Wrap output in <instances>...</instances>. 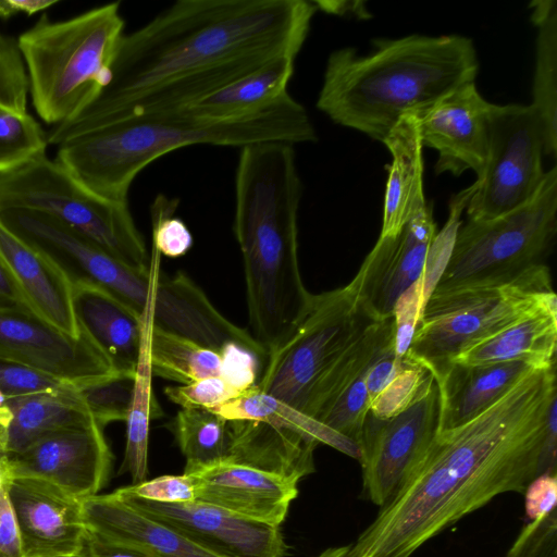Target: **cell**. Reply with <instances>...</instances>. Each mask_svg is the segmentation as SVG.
I'll use <instances>...</instances> for the list:
<instances>
[{
    "label": "cell",
    "mask_w": 557,
    "mask_h": 557,
    "mask_svg": "<svg viewBox=\"0 0 557 557\" xmlns=\"http://www.w3.org/2000/svg\"><path fill=\"white\" fill-rule=\"evenodd\" d=\"M317 8L307 0H180L123 34L109 83L48 144L122 119L187 108L269 60L297 57Z\"/></svg>",
    "instance_id": "1"
},
{
    "label": "cell",
    "mask_w": 557,
    "mask_h": 557,
    "mask_svg": "<svg viewBox=\"0 0 557 557\" xmlns=\"http://www.w3.org/2000/svg\"><path fill=\"white\" fill-rule=\"evenodd\" d=\"M555 366L531 371L472 420L437 432L399 493L344 557H411L496 496L523 493L540 475Z\"/></svg>",
    "instance_id": "2"
},
{
    "label": "cell",
    "mask_w": 557,
    "mask_h": 557,
    "mask_svg": "<svg viewBox=\"0 0 557 557\" xmlns=\"http://www.w3.org/2000/svg\"><path fill=\"white\" fill-rule=\"evenodd\" d=\"M294 146L239 148L233 231L244 263L250 335L269 355L295 329L311 298L298 262L302 183Z\"/></svg>",
    "instance_id": "3"
},
{
    "label": "cell",
    "mask_w": 557,
    "mask_h": 557,
    "mask_svg": "<svg viewBox=\"0 0 557 557\" xmlns=\"http://www.w3.org/2000/svg\"><path fill=\"white\" fill-rule=\"evenodd\" d=\"M372 46L366 55L350 47L331 52L315 106L379 141L403 116L474 82L480 67L472 39L461 35L376 38Z\"/></svg>",
    "instance_id": "4"
},
{
    "label": "cell",
    "mask_w": 557,
    "mask_h": 557,
    "mask_svg": "<svg viewBox=\"0 0 557 557\" xmlns=\"http://www.w3.org/2000/svg\"><path fill=\"white\" fill-rule=\"evenodd\" d=\"M317 139L307 110L287 92L271 106L238 117H203L184 109L126 117L59 145L55 160L92 193L128 203L136 176L174 150L271 141L294 146Z\"/></svg>",
    "instance_id": "5"
},
{
    "label": "cell",
    "mask_w": 557,
    "mask_h": 557,
    "mask_svg": "<svg viewBox=\"0 0 557 557\" xmlns=\"http://www.w3.org/2000/svg\"><path fill=\"white\" fill-rule=\"evenodd\" d=\"M124 25L120 2H111L59 22L42 13L20 35L32 102L42 121L71 120L109 83Z\"/></svg>",
    "instance_id": "6"
},
{
    "label": "cell",
    "mask_w": 557,
    "mask_h": 557,
    "mask_svg": "<svg viewBox=\"0 0 557 557\" xmlns=\"http://www.w3.org/2000/svg\"><path fill=\"white\" fill-rule=\"evenodd\" d=\"M555 297L544 263L498 280L435 287L404 358L428 370L445 364Z\"/></svg>",
    "instance_id": "7"
},
{
    "label": "cell",
    "mask_w": 557,
    "mask_h": 557,
    "mask_svg": "<svg viewBox=\"0 0 557 557\" xmlns=\"http://www.w3.org/2000/svg\"><path fill=\"white\" fill-rule=\"evenodd\" d=\"M371 322L351 282L312 294L295 329L268 355L256 387L315 420V404L325 379Z\"/></svg>",
    "instance_id": "8"
},
{
    "label": "cell",
    "mask_w": 557,
    "mask_h": 557,
    "mask_svg": "<svg viewBox=\"0 0 557 557\" xmlns=\"http://www.w3.org/2000/svg\"><path fill=\"white\" fill-rule=\"evenodd\" d=\"M10 209L49 214L131 268L149 269L145 239L128 203L92 193L47 154L0 174V211Z\"/></svg>",
    "instance_id": "9"
},
{
    "label": "cell",
    "mask_w": 557,
    "mask_h": 557,
    "mask_svg": "<svg viewBox=\"0 0 557 557\" xmlns=\"http://www.w3.org/2000/svg\"><path fill=\"white\" fill-rule=\"evenodd\" d=\"M557 233V168L524 205L459 225L437 288L512 276L543 263ZM434 287V288H435Z\"/></svg>",
    "instance_id": "10"
},
{
    "label": "cell",
    "mask_w": 557,
    "mask_h": 557,
    "mask_svg": "<svg viewBox=\"0 0 557 557\" xmlns=\"http://www.w3.org/2000/svg\"><path fill=\"white\" fill-rule=\"evenodd\" d=\"M545 149L544 128L531 104L492 103L484 171L472 185L468 219H492L528 202L546 173Z\"/></svg>",
    "instance_id": "11"
},
{
    "label": "cell",
    "mask_w": 557,
    "mask_h": 557,
    "mask_svg": "<svg viewBox=\"0 0 557 557\" xmlns=\"http://www.w3.org/2000/svg\"><path fill=\"white\" fill-rule=\"evenodd\" d=\"M440 422V392L430 376L418 397L388 419L368 412L360 443L362 486L366 496L381 508L387 505L414 472Z\"/></svg>",
    "instance_id": "12"
},
{
    "label": "cell",
    "mask_w": 557,
    "mask_h": 557,
    "mask_svg": "<svg viewBox=\"0 0 557 557\" xmlns=\"http://www.w3.org/2000/svg\"><path fill=\"white\" fill-rule=\"evenodd\" d=\"M112 453L96 422L49 435L27 448L0 457V480L34 478L84 499L107 484Z\"/></svg>",
    "instance_id": "13"
},
{
    "label": "cell",
    "mask_w": 557,
    "mask_h": 557,
    "mask_svg": "<svg viewBox=\"0 0 557 557\" xmlns=\"http://www.w3.org/2000/svg\"><path fill=\"white\" fill-rule=\"evenodd\" d=\"M125 504L175 530L218 557H285L280 527L253 521L208 503L164 504L113 492Z\"/></svg>",
    "instance_id": "14"
},
{
    "label": "cell",
    "mask_w": 557,
    "mask_h": 557,
    "mask_svg": "<svg viewBox=\"0 0 557 557\" xmlns=\"http://www.w3.org/2000/svg\"><path fill=\"white\" fill-rule=\"evenodd\" d=\"M435 230L432 205L425 202L395 236L379 237L351 281L369 319L392 318L400 296L422 277Z\"/></svg>",
    "instance_id": "15"
},
{
    "label": "cell",
    "mask_w": 557,
    "mask_h": 557,
    "mask_svg": "<svg viewBox=\"0 0 557 557\" xmlns=\"http://www.w3.org/2000/svg\"><path fill=\"white\" fill-rule=\"evenodd\" d=\"M0 358L76 387L117 374L85 335L73 337L25 312L0 311Z\"/></svg>",
    "instance_id": "16"
},
{
    "label": "cell",
    "mask_w": 557,
    "mask_h": 557,
    "mask_svg": "<svg viewBox=\"0 0 557 557\" xmlns=\"http://www.w3.org/2000/svg\"><path fill=\"white\" fill-rule=\"evenodd\" d=\"M492 103L467 83L426 109L413 114L422 148L438 152L434 166L437 175L449 172L459 176L468 170L479 180L484 171L488 114Z\"/></svg>",
    "instance_id": "17"
},
{
    "label": "cell",
    "mask_w": 557,
    "mask_h": 557,
    "mask_svg": "<svg viewBox=\"0 0 557 557\" xmlns=\"http://www.w3.org/2000/svg\"><path fill=\"white\" fill-rule=\"evenodd\" d=\"M12 504L24 557H75L87 528L81 500L34 478L1 480Z\"/></svg>",
    "instance_id": "18"
},
{
    "label": "cell",
    "mask_w": 557,
    "mask_h": 557,
    "mask_svg": "<svg viewBox=\"0 0 557 557\" xmlns=\"http://www.w3.org/2000/svg\"><path fill=\"white\" fill-rule=\"evenodd\" d=\"M196 500L280 527L297 497L298 482L230 460L190 473Z\"/></svg>",
    "instance_id": "19"
},
{
    "label": "cell",
    "mask_w": 557,
    "mask_h": 557,
    "mask_svg": "<svg viewBox=\"0 0 557 557\" xmlns=\"http://www.w3.org/2000/svg\"><path fill=\"white\" fill-rule=\"evenodd\" d=\"M79 331L117 374L135 375L143 315L109 290L86 282L72 284Z\"/></svg>",
    "instance_id": "20"
},
{
    "label": "cell",
    "mask_w": 557,
    "mask_h": 557,
    "mask_svg": "<svg viewBox=\"0 0 557 557\" xmlns=\"http://www.w3.org/2000/svg\"><path fill=\"white\" fill-rule=\"evenodd\" d=\"M0 257L37 317L73 337L82 335L73 310L71 282L48 257L1 220Z\"/></svg>",
    "instance_id": "21"
},
{
    "label": "cell",
    "mask_w": 557,
    "mask_h": 557,
    "mask_svg": "<svg viewBox=\"0 0 557 557\" xmlns=\"http://www.w3.org/2000/svg\"><path fill=\"white\" fill-rule=\"evenodd\" d=\"M533 370L537 369L523 361L486 364L448 362L429 370L440 392L437 432L472 420Z\"/></svg>",
    "instance_id": "22"
},
{
    "label": "cell",
    "mask_w": 557,
    "mask_h": 557,
    "mask_svg": "<svg viewBox=\"0 0 557 557\" xmlns=\"http://www.w3.org/2000/svg\"><path fill=\"white\" fill-rule=\"evenodd\" d=\"M87 530L153 557H218L170 527L125 504L113 492L81 499Z\"/></svg>",
    "instance_id": "23"
},
{
    "label": "cell",
    "mask_w": 557,
    "mask_h": 557,
    "mask_svg": "<svg viewBox=\"0 0 557 557\" xmlns=\"http://www.w3.org/2000/svg\"><path fill=\"white\" fill-rule=\"evenodd\" d=\"M225 460L296 482L314 471L318 444L298 433L253 420L227 421Z\"/></svg>",
    "instance_id": "24"
},
{
    "label": "cell",
    "mask_w": 557,
    "mask_h": 557,
    "mask_svg": "<svg viewBox=\"0 0 557 557\" xmlns=\"http://www.w3.org/2000/svg\"><path fill=\"white\" fill-rule=\"evenodd\" d=\"M556 345L557 297L460 352L449 362L486 364L523 361L535 369H546L555 366Z\"/></svg>",
    "instance_id": "25"
},
{
    "label": "cell",
    "mask_w": 557,
    "mask_h": 557,
    "mask_svg": "<svg viewBox=\"0 0 557 557\" xmlns=\"http://www.w3.org/2000/svg\"><path fill=\"white\" fill-rule=\"evenodd\" d=\"M392 156L379 237L395 236L426 202L423 193L422 146L417 117L403 116L382 140Z\"/></svg>",
    "instance_id": "26"
},
{
    "label": "cell",
    "mask_w": 557,
    "mask_h": 557,
    "mask_svg": "<svg viewBox=\"0 0 557 557\" xmlns=\"http://www.w3.org/2000/svg\"><path fill=\"white\" fill-rule=\"evenodd\" d=\"M295 59L293 55L273 58L184 110L212 119L238 117L260 111L288 92Z\"/></svg>",
    "instance_id": "27"
},
{
    "label": "cell",
    "mask_w": 557,
    "mask_h": 557,
    "mask_svg": "<svg viewBox=\"0 0 557 557\" xmlns=\"http://www.w3.org/2000/svg\"><path fill=\"white\" fill-rule=\"evenodd\" d=\"M5 404L13 414L5 455L18 453L58 432L95 422L77 387L65 393L8 398Z\"/></svg>",
    "instance_id": "28"
},
{
    "label": "cell",
    "mask_w": 557,
    "mask_h": 557,
    "mask_svg": "<svg viewBox=\"0 0 557 557\" xmlns=\"http://www.w3.org/2000/svg\"><path fill=\"white\" fill-rule=\"evenodd\" d=\"M531 21L537 28L531 106L545 134V156L557 150V1L537 0L530 4Z\"/></svg>",
    "instance_id": "29"
},
{
    "label": "cell",
    "mask_w": 557,
    "mask_h": 557,
    "mask_svg": "<svg viewBox=\"0 0 557 557\" xmlns=\"http://www.w3.org/2000/svg\"><path fill=\"white\" fill-rule=\"evenodd\" d=\"M226 421L253 420L300 434L315 444H326L360 461L361 450L357 444L332 431L320 422L288 408L280 400L261 392L256 385L238 397L210 409Z\"/></svg>",
    "instance_id": "30"
},
{
    "label": "cell",
    "mask_w": 557,
    "mask_h": 557,
    "mask_svg": "<svg viewBox=\"0 0 557 557\" xmlns=\"http://www.w3.org/2000/svg\"><path fill=\"white\" fill-rule=\"evenodd\" d=\"M138 362L134 375L131 408L126 419V446L120 473L128 472L133 484L146 480L148 473L149 424L163 416L152 391V370L149 358V334L153 323L145 309Z\"/></svg>",
    "instance_id": "31"
},
{
    "label": "cell",
    "mask_w": 557,
    "mask_h": 557,
    "mask_svg": "<svg viewBox=\"0 0 557 557\" xmlns=\"http://www.w3.org/2000/svg\"><path fill=\"white\" fill-rule=\"evenodd\" d=\"M152 375L180 384L209 376H222V354L185 336L168 332L153 323L149 334Z\"/></svg>",
    "instance_id": "32"
},
{
    "label": "cell",
    "mask_w": 557,
    "mask_h": 557,
    "mask_svg": "<svg viewBox=\"0 0 557 557\" xmlns=\"http://www.w3.org/2000/svg\"><path fill=\"white\" fill-rule=\"evenodd\" d=\"M169 429L186 459L183 473L226 459L227 421L210 409L182 408Z\"/></svg>",
    "instance_id": "33"
},
{
    "label": "cell",
    "mask_w": 557,
    "mask_h": 557,
    "mask_svg": "<svg viewBox=\"0 0 557 557\" xmlns=\"http://www.w3.org/2000/svg\"><path fill=\"white\" fill-rule=\"evenodd\" d=\"M47 146V133L30 114L0 106V174L46 154Z\"/></svg>",
    "instance_id": "34"
},
{
    "label": "cell",
    "mask_w": 557,
    "mask_h": 557,
    "mask_svg": "<svg viewBox=\"0 0 557 557\" xmlns=\"http://www.w3.org/2000/svg\"><path fill=\"white\" fill-rule=\"evenodd\" d=\"M134 376L115 374L81 385L77 393L97 424L104 428L115 421H126L131 408Z\"/></svg>",
    "instance_id": "35"
},
{
    "label": "cell",
    "mask_w": 557,
    "mask_h": 557,
    "mask_svg": "<svg viewBox=\"0 0 557 557\" xmlns=\"http://www.w3.org/2000/svg\"><path fill=\"white\" fill-rule=\"evenodd\" d=\"M370 364L337 395L319 419L321 424L350 440L359 448L364 420L369 412L366 374Z\"/></svg>",
    "instance_id": "36"
},
{
    "label": "cell",
    "mask_w": 557,
    "mask_h": 557,
    "mask_svg": "<svg viewBox=\"0 0 557 557\" xmlns=\"http://www.w3.org/2000/svg\"><path fill=\"white\" fill-rule=\"evenodd\" d=\"M178 203V199L160 194L151 206L152 247L169 258L183 257L194 243L186 223L174 216Z\"/></svg>",
    "instance_id": "37"
},
{
    "label": "cell",
    "mask_w": 557,
    "mask_h": 557,
    "mask_svg": "<svg viewBox=\"0 0 557 557\" xmlns=\"http://www.w3.org/2000/svg\"><path fill=\"white\" fill-rule=\"evenodd\" d=\"M406 362L392 382L370 404L369 412L376 419L392 418L405 410L418 397L432 375L421 364Z\"/></svg>",
    "instance_id": "38"
},
{
    "label": "cell",
    "mask_w": 557,
    "mask_h": 557,
    "mask_svg": "<svg viewBox=\"0 0 557 557\" xmlns=\"http://www.w3.org/2000/svg\"><path fill=\"white\" fill-rule=\"evenodd\" d=\"M29 82L17 40L0 32V106L27 113Z\"/></svg>",
    "instance_id": "39"
},
{
    "label": "cell",
    "mask_w": 557,
    "mask_h": 557,
    "mask_svg": "<svg viewBox=\"0 0 557 557\" xmlns=\"http://www.w3.org/2000/svg\"><path fill=\"white\" fill-rule=\"evenodd\" d=\"M76 386L63 383L20 362L0 358V391L8 398L65 393Z\"/></svg>",
    "instance_id": "40"
},
{
    "label": "cell",
    "mask_w": 557,
    "mask_h": 557,
    "mask_svg": "<svg viewBox=\"0 0 557 557\" xmlns=\"http://www.w3.org/2000/svg\"><path fill=\"white\" fill-rule=\"evenodd\" d=\"M164 394L182 408L214 409L242 393L222 376H209L188 384L166 386Z\"/></svg>",
    "instance_id": "41"
},
{
    "label": "cell",
    "mask_w": 557,
    "mask_h": 557,
    "mask_svg": "<svg viewBox=\"0 0 557 557\" xmlns=\"http://www.w3.org/2000/svg\"><path fill=\"white\" fill-rule=\"evenodd\" d=\"M506 557H557V509L525 524Z\"/></svg>",
    "instance_id": "42"
},
{
    "label": "cell",
    "mask_w": 557,
    "mask_h": 557,
    "mask_svg": "<svg viewBox=\"0 0 557 557\" xmlns=\"http://www.w3.org/2000/svg\"><path fill=\"white\" fill-rule=\"evenodd\" d=\"M122 488L138 498L157 503L176 504L196 500L194 483L185 473L161 475Z\"/></svg>",
    "instance_id": "43"
},
{
    "label": "cell",
    "mask_w": 557,
    "mask_h": 557,
    "mask_svg": "<svg viewBox=\"0 0 557 557\" xmlns=\"http://www.w3.org/2000/svg\"><path fill=\"white\" fill-rule=\"evenodd\" d=\"M425 304L422 277L397 300L394 309L396 354L404 357Z\"/></svg>",
    "instance_id": "44"
},
{
    "label": "cell",
    "mask_w": 557,
    "mask_h": 557,
    "mask_svg": "<svg viewBox=\"0 0 557 557\" xmlns=\"http://www.w3.org/2000/svg\"><path fill=\"white\" fill-rule=\"evenodd\" d=\"M524 492L525 512L530 521L548 515L556 509V473H543L536 476Z\"/></svg>",
    "instance_id": "45"
},
{
    "label": "cell",
    "mask_w": 557,
    "mask_h": 557,
    "mask_svg": "<svg viewBox=\"0 0 557 557\" xmlns=\"http://www.w3.org/2000/svg\"><path fill=\"white\" fill-rule=\"evenodd\" d=\"M0 557H24L15 513L5 486H0Z\"/></svg>",
    "instance_id": "46"
},
{
    "label": "cell",
    "mask_w": 557,
    "mask_h": 557,
    "mask_svg": "<svg viewBox=\"0 0 557 557\" xmlns=\"http://www.w3.org/2000/svg\"><path fill=\"white\" fill-rule=\"evenodd\" d=\"M0 311L34 313L26 297L0 257Z\"/></svg>",
    "instance_id": "47"
},
{
    "label": "cell",
    "mask_w": 557,
    "mask_h": 557,
    "mask_svg": "<svg viewBox=\"0 0 557 557\" xmlns=\"http://www.w3.org/2000/svg\"><path fill=\"white\" fill-rule=\"evenodd\" d=\"M84 554L86 557H153L138 549L104 541L89 531L85 541Z\"/></svg>",
    "instance_id": "48"
},
{
    "label": "cell",
    "mask_w": 557,
    "mask_h": 557,
    "mask_svg": "<svg viewBox=\"0 0 557 557\" xmlns=\"http://www.w3.org/2000/svg\"><path fill=\"white\" fill-rule=\"evenodd\" d=\"M59 0H0V18H9L16 13L33 15L44 12Z\"/></svg>",
    "instance_id": "49"
},
{
    "label": "cell",
    "mask_w": 557,
    "mask_h": 557,
    "mask_svg": "<svg viewBox=\"0 0 557 557\" xmlns=\"http://www.w3.org/2000/svg\"><path fill=\"white\" fill-rule=\"evenodd\" d=\"M318 11L335 15H355L359 18H369L371 14L363 1H312Z\"/></svg>",
    "instance_id": "50"
},
{
    "label": "cell",
    "mask_w": 557,
    "mask_h": 557,
    "mask_svg": "<svg viewBox=\"0 0 557 557\" xmlns=\"http://www.w3.org/2000/svg\"><path fill=\"white\" fill-rule=\"evenodd\" d=\"M12 419V411L7 404H4L0 407V457L5 455L9 428Z\"/></svg>",
    "instance_id": "51"
},
{
    "label": "cell",
    "mask_w": 557,
    "mask_h": 557,
    "mask_svg": "<svg viewBox=\"0 0 557 557\" xmlns=\"http://www.w3.org/2000/svg\"><path fill=\"white\" fill-rule=\"evenodd\" d=\"M348 547H349V545L348 546L330 547V548H326L325 550H323L322 553H320L315 557H343L347 553Z\"/></svg>",
    "instance_id": "52"
},
{
    "label": "cell",
    "mask_w": 557,
    "mask_h": 557,
    "mask_svg": "<svg viewBox=\"0 0 557 557\" xmlns=\"http://www.w3.org/2000/svg\"><path fill=\"white\" fill-rule=\"evenodd\" d=\"M7 401L5 395L0 391V407L3 406Z\"/></svg>",
    "instance_id": "53"
},
{
    "label": "cell",
    "mask_w": 557,
    "mask_h": 557,
    "mask_svg": "<svg viewBox=\"0 0 557 557\" xmlns=\"http://www.w3.org/2000/svg\"><path fill=\"white\" fill-rule=\"evenodd\" d=\"M75 557H86V556H85L84 550H83V553L81 555L75 556Z\"/></svg>",
    "instance_id": "54"
},
{
    "label": "cell",
    "mask_w": 557,
    "mask_h": 557,
    "mask_svg": "<svg viewBox=\"0 0 557 557\" xmlns=\"http://www.w3.org/2000/svg\"><path fill=\"white\" fill-rule=\"evenodd\" d=\"M0 486H1V480H0Z\"/></svg>",
    "instance_id": "55"
},
{
    "label": "cell",
    "mask_w": 557,
    "mask_h": 557,
    "mask_svg": "<svg viewBox=\"0 0 557 557\" xmlns=\"http://www.w3.org/2000/svg\"><path fill=\"white\" fill-rule=\"evenodd\" d=\"M344 556H345V555H344ZM344 556H343V557H344Z\"/></svg>",
    "instance_id": "56"
}]
</instances>
